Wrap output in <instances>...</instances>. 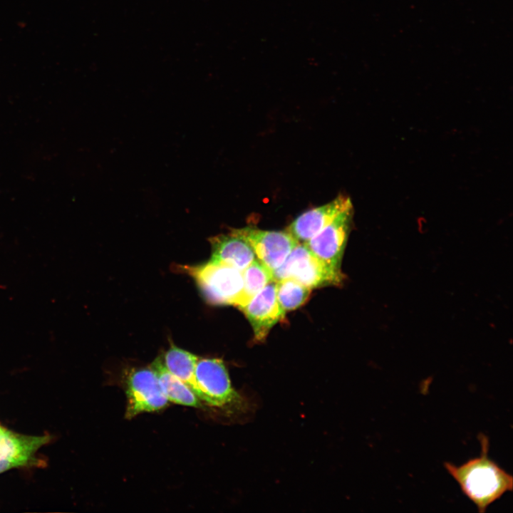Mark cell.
Here are the masks:
<instances>
[{
	"label": "cell",
	"instance_id": "cell-1",
	"mask_svg": "<svg viewBox=\"0 0 513 513\" xmlns=\"http://www.w3.org/2000/svg\"><path fill=\"white\" fill-rule=\"evenodd\" d=\"M480 440L482 446L480 457L460 466L445 462L444 467L478 512L484 513L505 493L512 491L513 477L488 457L487 437L480 435Z\"/></svg>",
	"mask_w": 513,
	"mask_h": 513
},
{
	"label": "cell",
	"instance_id": "cell-2",
	"mask_svg": "<svg viewBox=\"0 0 513 513\" xmlns=\"http://www.w3.org/2000/svg\"><path fill=\"white\" fill-rule=\"evenodd\" d=\"M195 378L207 398V405L234 415L247 414L250 410L248 399L232 387L222 360L198 358Z\"/></svg>",
	"mask_w": 513,
	"mask_h": 513
},
{
	"label": "cell",
	"instance_id": "cell-3",
	"mask_svg": "<svg viewBox=\"0 0 513 513\" xmlns=\"http://www.w3.org/2000/svg\"><path fill=\"white\" fill-rule=\"evenodd\" d=\"M274 281L295 279L310 289L338 286L343 280L341 270H336L316 256L304 244L299 243L281 266L272 271Z\"/></svg>",
	"mask_w": 513,
	"mask_h": 513
},
{
	"label": "cell",
	"instance_id": "cell-4",
	"mask_svg": "<svg viewBox=\"0 0 513 513\" xmlns=\"http://www.w3.org/2000/svg\"><path fill=\"white\" fill-rule=\"evenodd\" d=\"M184 269L195 280L208 302L237 306L243 289L241 271L210 260L200 265L185 266Z\"/></svg>",
	"mask_w": 513,
	"mask_h": 513
},
{
	"label": "cell",
	"instance_id": "cell-5",
	"mask_svg": "<svg viewBox=\"0 0 513 513\" xmlns=\"http://www.w3.org/2000/svg\"><path fill=\"white\" fill-rule=\"evenodd\" d=\"M128 398L125 417L161 410L168 404L155 372L151 367L132 370L126 380Z\"/></svg>",
	"mask_w": 513,
	"mask_h": 513
},
{
	"label": "cell",
	"instance_id": "cell-6",
	"mask_svg": "<svg viewBox=\"0 0 513 513\" xmlns=\"http://www.w3.org/2000/svg\"><path fill=\"white\" fill-rule=\"evenodd\" d=\"M252 247L256 259L273 271L282 264L299 242L287 231L252 227L234 229Z\"/></svg>",
	"mask_w": 513,
	"mask_h": 513
},
{
	"label": "cell",
	"instance_id": "cell-7",
	"mask_svg": "<svg viewBox=\"0 0 513 513\" xmlns=\"http://www.w3.org/2000/svg\"><path fill=\"white\" fill-rule=\"evenodd\" d=\"M351 213L352 207L340 213L329 224L304 243L316 256L336 270H341Z\"/></svg>",
	"mask_w": 513,
	"mask_h": 513
},
{
	"label": "cell",
	"instance_id": "cell-8",
	"mask_svg": "<svg viewBox=\"0 0 513 513\" xmlns=\"http://www.w3.org/2000/svg\"><path fill=\"white\" fill-rule=\"evenodd\" d=\"M276 284V281H271L239 308L249 321L258 341H263L271 328L286 314L277 301Z\"/></svg>",
	"mask_w": 513,
	"mask_h": 513
},
{
	"label": "cell",
	"instance_id": "cell-9",
	"mask_svg": "<svg viewBox=\"0 0 513 513\" xmlns=\"http://www.w3.org/2000/svg\"><path fill=\"white\" fill-rule=\"evenodd\" d=\"M48 435L31 436L0 428V473L33 462L37 450L48 442Z\"/></svg>",
	"mask_w": 513,
	"mask_h": 513
},
{
	"label": "cell",
	"instance_id": "cell-10",
	"mask_svg": "<svg viewBox=\"0 0 513 513\" xmlns=\"http://www.w3.org/2000/svg\"><path fill=\"white\" fill-rule=\"evenodd\" d=\"M351 207L348 197L338 195L331 202L301 214L286 231L299 242L304 243L329 224L340 213Z\"/></svg>",
	"mask_w": 513,
	"mask_h": 513
},
{
	"label": "cell",
	"instance_id": "cell-11",
	"mask_svg": "<svg viewBox=\"0 0 513 513\" xmlns=\"http://www.w3.org/2000/svg\"><path fill=\"white\" fill-rule=\"evenodd\" d=\"M209 242L212 261L224 264L242 271L256 259L252 247L234 229L227 234L212 237Z\"/></svg>",
	"mask_w": 513,
	"mask_h": 513
},
{
	"label": "cell",
	"instance_id": "cell-12",
	"mask_svg": "<svg viewBox=\"0 0 513 513\" xmlns=\"http://www.w3.org/2000/svg\"><path fill=\"white\" fill-rule=\"evenodd\" d=\"M150 367L155 372L168 401L194 408L204 406V403L190 387L167 369L160 358H156Z\"/></svg>",
	"mask_w": 513,
	"mask_h": 513
},
{
	"label": "cell",
	"instance_id": "cell-13",
	"mask_svg": "<svg viewBox=\"0 0 513 513\" xmlns=\"http://www.w3.org/2000/svg\"><path fill=\"white\" fill-rule=\"evenodd\" d=\"M198 357L185 350L171 345L165 352L164 365L173 375L180 378L207 405V398L195 378V367Z\"/></svg>",
	"mask_w": 513,
	"mask_h": 513
},
{
	"label": "cell",
	"instance_id": "cell-14",
	"mask_svg": "<svg viewBox=\"0 0 513 513\" xmlns=\"http://www.w3.org/2000/svg\"><path fill=\"white\" fill-rule=\"evenodd\" d=\"M243 289L237 305L247 304L265 286L274 281L272 271L256 259L242 271Z\"/></svg>",
	"mask_w": 513,
	"mask_h": 513
},
{
	"label": "cell",
	"instance_id": "cell-15",
	"mask_svg": "<svg viewBox=\"0 0 513 513\" xmlns=\"http://www.w3.org/2000/svg\"><path fill=\"white\" fill-rule=\"evenodd\" d=\"M276 282L277 301L285 313L300 307L310 296L309 288L291 278L283 279Z\"/></svg>",
	"mask_w": 513,
	"mask_h": 513
},
{
	"label": "cell",
	"instance_id": "cell-16",
	"mask_svg": "<svg viewBox=\"0 0 513 513\" xmlns=\"http://www.w3.org/2000/svg\"><path fill=\"white\" fill-rule=\"evenodd\" d=\"M1 428V427L0 426V428Z\"/></svg>",
	"mask_w": 513,
	"mask_h": 513
}]
</instances>
